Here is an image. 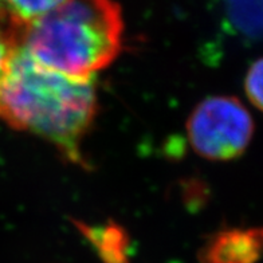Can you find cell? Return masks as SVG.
<instances>
[{
  "instance_id": "6da1fadb",
  "label": "cell",
  "mask_w": 263,
  "mask_h": 263,
  "mask_svg": "<svg viewBox=\"0 0 263 263\" xmlns=\"http://www.w3.org/2000/svg\"><path fill=\"white\" fill-rule=\"evenodd\" d=\"M97 111V87L91 77L49 69L22 46L0 77V122L50 142L76 165H86L82 144Z\"/></svg>"
},
{
  "instance_id": "7a4b0ae2",
  "label": "cell",
  "mask_w": 263,
  "mask_h": 263,
  "mask_svg": "<svg viewBox=\"0 0 263 263\" xmlns=\"http://www.w3.org/2000/svg\"><path fill=\"white\" fill-rule=\"evenodd\" d=\"M124 21L115 0H63L27 26L22 47L41 65L90 78L122 49Z\"/></svg>"
},
{
  "instance_id": "3957f363",
  "label": "cell",
  "mask_w": 263,
  "mask_h": 263,
  "mask_svg": "<svg viewBox=\"0 0 263 263\" xmlns=\"http://www.w3.org/2000/svg\"><path fill=\"white\" fill-rule=\"evenodd\" d=\"M188 139L195 152L227 161L242 155L253 139V117L238 98L216 96L201 101L190 116Z\"/></svg>"
},
{
  "instance_id": "277c9868",
  "label": "cell",
  "mask_w": 263,
  "mask_h": 263,
  "mask_svg": "<svg viewBox=\"0 0 263 263\" xmlns=\"http://www.w3.org/2000/svg\"><path fill=\"white\" fill-rule=\"evenodd\" d=\"M263 256V227L215 232L199 251L200 263H258Z\"/></svg>"
},
{
  "instance_id": "5b68a950",
  "label": "cell",
  "mask_w": 263,
  "mask_h": 263,
  "mask_svg": "<svg viewBox=\"0 0 263 263\" xmlns=\"http://www.w3.org/2000/svg\"><path fill=\"white\" fill-rule=\"evenodd\" d=\"M77 227L90 243L102 263H130L129 238L122 227L111 222L102 226L77 223Z\"/></svg>"
},
{
  "instance_id": "8992f818",
  "label": "cell",
  "mask_w": 263,
  "mask_h": 263,
  "mask_svg": "<svg viewBox=\"0 0 263 263\" xmlns=\"http://www.w3.org/2000/svg\"><path fill=\"white\" fill-rule=\"evenodd\" d=\"M226 19L246 38L263 41V0H220Z\"/></svg>"
},
{
  "instance_id": "52a82bcc",
  "label": "cell",
  "mask_w": 263,
  "mask_h": 263,
  "mask_svg": "<svg viewBox=\"0 0 263 263\" xmlns=\"http://www.w3.org/2000/svg\"><path fill=\"white\" fill-rule=\"evenodd\" d=\"M63 0H0V15L26 30Z\"/></svg>"
},
{
  "instance_id": "ba28073f",
  "label": "cell",
  "mask_w": 263,
  "mask_h": 263,
  "mask_svg": "<svg viewBox=\"0 0 263 263\" xmlns=\"http://www.w3.org/2000/svg\"><path fill=\"white\" fill-rule=\"evenodd\" d=\"M23 34L25 28L0 15V77L7 67L11 57L22 46Z\"/></svg>"
},
{
  "instance_id": "9c48e42d",
  "label": "cell",
  "mask_w": 263,
  "mask_h": 263,
  "mask_svg": "<svg viewBox=\"0 0 263 263\" xmlns=\"http://www.w3.org/2000/svg\"><path fill=\"white\" fill-rule=\"evenodd\" d=\"M245 89L254 106L263 111V58L255 61L249 69L245 80Z\"/></svg>"
}]
</instances>
